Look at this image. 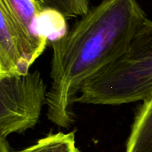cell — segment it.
<instances>
[{"mask_svg":"<svg viewBox=\"0 0 152 152\" xmlns=\"http://www.w3.org/2000/svg\"><path fill=\"white\" fill-rule=\"evenodd\" d=\"M147 19L138 0H103L52 41L46 116L53 124H73L72 107L84 85L126 53Z\"/></svg>","mask_w":152,"mask_h":152,"instance_id":"6da1fadb","label":"cell"},{"mask_svg":"<svg viewBox=\"0 0 152 152\" xmlns=\"http://www.w3.org/2000/svg\"><path fill=\"white\" fill-rule=\"evenodd\" d=\"M152 93V20L147 19L126 53L86 82L75 102L121 105L142 102Z\"/></svg>","mask_w":152,"mask_h":152,"instance_id":"7a4b0ae2","label":"cell"},{"mask_svg":"<svg viewBox=\"0 0 152 152\" xmlns=\"http://www.w3.org/2000/svg\"><path fill=\"white\" fill-rule=\"evenodd\" d=\"M47 94L39 71L0 77V139L33 128L46 104Z\"/></svg>","mask_w":152,"mask_h":152,"instance_id":"3957f363","label":"cell"},{"mask_svg":"<svg viewBox=\"0 0 152 152\" xmlns=\"http://www.w3.org/2000/svg\"><path fill=\"white\" fill-rule=\"evenodd\" d=\"M0 77L25 75L41 53L17 21L6 0H0Z\"/></svg>","mask_w":152,"mask_h":152,"instance_id":"277c9868","label":"cell"},{"mask_svg":"<svg viewBox=\"0 0 152 152\" xmlns=\"http://www.w3.org/2000/svg\"><path fill=\"white\" fill-rule=\"evenodd\" d=\"M125 152H152V93L134 116Z\"/></svg>","mask_w":152,"mask_h":152,"instance_id":"5b68a950","label":"cell"},{"mask_svg":"<svg viewBox=\"0 0 152 152\" xmlns=\"http://www.w3.org/2000/svg\"><path fill=\"white\" fill-rule=\"evenodd\" d=\"M0 152H11L7 139H0ZM19 152H80L73 132L51 134Z\"/></svg>","mask_w":152,"mask_h":152,"instance_id":"8992f818","label":"cell"},{"mask_svg":"<svg viewBox=\"0 0 152 152\" xmlns=\"http://www.w3.org/2000/svg\"><path fill=\"white\" fill-rule=\"evenodd\" d=\"M45 10L55 11L65 19L83 16L90 10V0H37Z\"/></svg>","mask_w":152,"mask_h":152,"instance_id":"52a82bcc","label":"cell"}]
</instances>
